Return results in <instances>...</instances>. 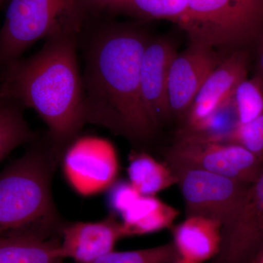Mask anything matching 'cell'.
<instances>
[{
	"label": "cell",
	"instance_id": "6da1fadb",
	"mask_svg": "<svg viewBox=\"0 0 263 263\" xmlns=\"http://www.w3.org/2000/svg\"><path fill=\"white\" fill-rule=\"evenodd\" d=\"M99 15L79 39L86 124L105 128L136 146L148 144L159 128L142 98V58L151 35L140 24Z\"/></svg>",
	"mask_w": 263,
	"mask_h": 263
},
{
	"label": "cell",
	"instance_id": "7a4b0ae2",
	"mask_svg": "<svg viewBox=\"0 0 263 263\" xmlns=\"http://www.w3.org/2000/svg\"><path fill=\"white\" fill-rule=\"evenodd\" d=\"M79 39L75 34L48 38L37 53L0 71V94L37 112L61 160L86 124Z\"/></svg>",
	"mask_w": 263,
	"mask_h": 263
},
{
	"label": "cell",
	"instance_id": "3957f363",
	"mask_svg": "<svg viewBox=\"0 0 263 263\" xmlns=\"http://www.w3.org/2000/svg\"><path fill=\"white\" fill-rule=\"evenodd\" d=\"M60 162L47 136H38L22 157L0 171V238H61L65 221L51 189Z\"/></svg>",
	"mask_w": 263,
	"mask_h": 263
},
{
	"label": "cell",
	"instance_id": "277c9868",
	"mask_svg": "<svg viewBox=\"0 0 263 263\" xmlns=\"http://www.w3.org/2000/svg\"><path fill=\"white\" fill-rule=\"evenodd\" d=\"M103 14L96 0H10L0 29V71L38 41L80 36L90 22Z\"/></svg>",
	"mask_w": 263,
	"mask_h": 263
},
{
	"label": "cell",
	"instance_id": "5b68a950",
	"mask_svg": "<svg viewBox=\"0 0 263 263\" xmlns=\"http://www.w3.org/2000/svg\"><path fill=\"white\" fill-rule=\"evenodd\" d=\"M179 26L191 43L235 46L263 28V0H187Z\"/></svg>",
	"mask_w": 263,
	"mask_h": 263
},
{
	"label": "cell",
	"instance_id": "8992f818",
	"mask_svg": "<svg viewBox=\"0 0 263 263\" xmlns=\"http://www.w3.org/2000/svg\"><path fill=\"white\" fill-rule=\"evenodd\" d=\"M171 168L202 170L252 183L262 172V161L238 144L175 140L164 152Z\"/></svg>",
	"mask_w": 263,
	"mask_h": 263
},
{
	"label": "cell",
	"instance_id": "52a82bcc",
	"mask_svg": "<svg viewBox=\"0 0 263 263\" xmlns=\"http://www.w3.org/2000/svg\"><path fill=\"white\" fill-rule=\"evenodd\" d=\"M172 170L184 200L186 216H203L222 226L238 212L252 184L202 170Z\"/></svg>",
	"mask_w": 263,
	"mask_h": 263
},
{
	"label": "cell",
	"instance_id": "ba28073f",
	"mask_svg": "<svg viewBox=\"0 0 263 263\" xmlns=\"http://www.w3.org/2000/svg\"><path fill=\"white\" fill-rule=\"evenodd\" d=\"M64 174L71 187L82 196H92L117 182L119 157L113 143L97 136H79L62 157Z\"/></svg>",
	"mask_w": 263,
	"mask_h": 263
},
{
	"label": "cell",
	"instance_id": "9c48e42d",
	"mask_svg": "<svg viewBox=\"0 0 263 263\" xmlns=\"http://www.w3.org/2000/svg\"><path fill=\"white\" fill-rule=\"evenodd\" d=\"M263 251V171L238 212L221 227L220 249L209 263H253Z\"/></svg>",
	"mask_w": 263,
	"mask_h": 263
},
{
	"label": "cell",
	"instance_id": "30bf717a",
	"mask_svg": "<svg viewBox=\"0 0 263 263\" xmlns=\"http://www.w3.org/2000/svg\"><path fill=\"white\" fill-rule=\"evenodd\" d=\"M223 58L216 48L191 43L177 53L170 68L168 100L171 114L185 120L197 93Z\"/></svg>",
	"mask_w": 263,
	"mask_h": 263
},
{
	"label": "cell",
	"instance_id": "8fae6325",
	"mask_svg": "<svg viewBox=\"0 0 263 263\" xmlns=\"http://www.w3.org/2000/svg\"><path fill=\"white\" fill-rule=\"evenodd\" d=\"M124 238L122 221L114 214L95 222H65L60 252L64 259L75 263H93L114 251L117 242Z\"/></svg>",
	"mask_w": 263,
	"mask_h": 263
},
{
	"label": "cell",
	"instance_id": "7c38bea8",
	"mask_svg": "<svg viewBox=\"0 0 263 263\" xmlns=\"http://www.w3.org/2000/svg\"><path fill=\"white\" fill-rule=\"evenodd\" d=\"M177 53L170 41L151 36L142 58V98L158 128L164 120L172 117L168 100V77L171 64Z\"/></svg>",
	"mask_w": 263,
	"mask_h": 263
},
{
	"label": "cell",
	"instance_id": "4fadbf2b",
	"mask_svg": "<svg viewBox=\"0 0 263 263\" xmlns=\"http://www.w3.org/2000/svg\"><path fill=\"white\" fill-rule=\"evenodd\" d=\"M246 79V58L235 52L223 57L197 93L185 119L184 126L195 125L212 114L233 95L238 85Z\"/></svg>",
	"mask_w": 263,
	"mask_h": 263
},
{
	"label": "cell",
	"instance_id": "5bb4252c",
	"mask_svg": "<svg viewBox=\"0 0 263 263\" xmlns=\"http://www.w3.org/2000/svg\"><path fill=\"white\" fill-rule=\"evenodd\" d=\"M221 227L209 218L186 216L173 229V243L179 257L199 263L212 260L220 249Z\"/></svg>",
	"mask_w": 263,
	"mask_h": 263
},
{
	"label": "cell",
	"instance_id": "9a60e30c",
	"mask_svg": "<svg viewBox=\"0 0 263 263\" xmlns=\"http://www.w3.org/2000/svg\"><path fill=\"white\" fill-rule=\"evenodd\" d=\"M177 209L155 196L141 195L122 216L126 237L151 234L169 228L179 216Z\"/></svg>",
	"mask_w": 263,
	"mask_h": 263
},
{
	"label": "cell",
	"instance_id": "2e32d148",
	"mask_svg": "<svg viewBox=\"0 0 263 263\" xmlns=\"http://www.w3.org/2000/svg\"><path fill=\"white\" fill-rule=\"evenodd\" d=\"M127 175L129 183L143 196H156L176 184L171 167L144 152L135 151L129 156Z\"/></svg>",
	"mask_w": 263,
	"mask_h": 263
},
{
	"label": "cell",
	"instance_id": "e0dca14e",
	"mask_svg": "<svg viewBox=\"0 0 263 263\" xmlns=\"http://www.w3.org/2000/svg\"><path fill=\"white\" fill-rule=\"evenodd\" d=\"M240 124L233 95L227 99L209 117L195 125L183 126L176 140L227 143Z\"/></svg>",
	"mask_w": 263,
	"mask_h": 263
},
{
	"label": "cell",
	"instance_id": "ac0fdd59",
	"mask_svg": "<svg viewBox=\"0 0 263 263\" xmlns=\"http://www.w3.org/2000/svg\"><path fill=\"white\" fill-rule=\"evenodd\" d=\"M60 246V238H0V263H65Z\"/></svg>",
	"mask_w": 263,
	"mask_h": 263
},
{
	"label": "cell",
	"instance_id": "d6986e66",
	"mask_svg": "<svg viewBox=\"0 0 263 263\" xmlns=\"http://www.w3.org/2000/svg\"><path fill=\"white\" fill-rule=\"evenodd\" d=\"M25 110L16 100L0 94V162L18 146L37 138L26 120Z\"/></svg>",
	"mask_w": 263,
	"mask_h": 263
},
{
	"label": "cell",
	"instance_id": "ffe728a7",
	"mask_svg": "<svg viewBox=\"0 0 263 263\" xmlns=\"http://www.w3.org/2000/svg\"><path fill=\"white\" fill-rule=\"evenodd\" d=\"M187 0H119L110 13H122L138 19H165L179 24Z\"/></svg>",
	"mask_w": 263,
	"mask_h": 263
},
{
	"label": "cell",
	"instance_id": "44dd1931",
	"mask_svg": "<svg viewBox=\"0 0 263 263\" xmlns=\"http://www.w3.org/2000/svg\"><path fill=\"white\" fill-rule=\"evenodd\" d=\"M179 257L172 241L138 250H114L93 263H174Z\"/></svg>",
	"mask_w": 263,
	"mask_h": 263
},
{
	"label": "cell",
	"instance_id": "7402d4cb",
	"mask_svg": "<svg viewBox=\"0 0 263 263\" xmlns=\"http://www.w3.org/2000/svg\"><path fill=\"white\" fill-rule=\"evenodd\" d=\"M233 98L240 124L251 122L263 113V93L257 81H242Z\"/></svg>",
	"mask_w": 263,
	"mask_h": 263
},
{
	"label": "cell",
	"instance_id": "603a6c76",
	"mask_svg": "<svg viewBox=\"0 0 263 263\" xmlns=\"http://www.w3.org/2000/svg\"><path fill=\"white\" fill-rule=\"evenodd\" d=\"M227 143L243 147L263 160V113L251 122L239 124Z\"/></svg>",
	"mask_w": 263,
	"mask_h": 263
},
{
	"label": "cell",
	"instance_id": "cb8c5ba5",
	"mask_svg": "<svg viewBox=\"0 0 263 263\" xmlns=\"http://www.w3.org/2000/svg\"><path fill=\"white\" fill-rule=\"evenodd\" d=\"M108 190L109 205L120 215L141 196L129 182H116Z\"/></svg>",
	"mask_w": 263,
	"mask_h": 263
},
{
	"label": "cell",
	"instance_id": "d4e9b609",
	"mask_svg": "<svg viewBox=\"0 0 263 263\" xmlns=\"http://www.w3.org/2000/svg\"><path fill=\"white\" fill-rule=\"evenodd\" d=\"M98 3L99 6L107 14H109L110 10L113 8L114 5L117 4L119 0H96Z\"/></svg>",
	"mask_w": 263,
	"mask_h": 263
},
{
	"label": "cell",
	"instance_id": "484cf974",
	"mask_svg": "<svg viewBox=\"0 0 263 263\" xmlns=\"http://www.w3.org/2000/svg\"><path fill=\"white\" fill-rule=\"evenodd\" d=\"M174 263H199L196 262H193V261L188 260V259L181 258V257H179L177 260Z\"/></svg>",
	"mask_w": 263,
	"mask_h": 263
},
{
	"label": "cell",
	"instance_id": "4316f807",
	"mask_svg": "<svg viewBox=\"0 0 263 263\" xmlns=\"http://www.w3.org/2000/svg\"><path fill=\"white\" fill-rule=\"evenodd\" d=\"M253 263H263V251L259 254L258 257L256 258Z\"/></svg>",
	"mask_w": 263,
	"mask_h": 263
},
{
	"label": "cell",
	"instance_id": "83f0119b",
	"mask_svg": "<svg viewBox=\"0 0 263 263\" xmlns=\"http://www.w3.org/2000/svg\"><path fill=\"white\" fill-rule=\"evenodd\" d=\"M259 65H260L261 69L263 71V51L262 52V54H261L260 60H259Z\"/></svg>",
	"mask_w": 263,
	"mask_h": 263
},
{
	"label": "cell",
	"instance_id": "f1b7e54d",
	"mask_svg": "<svg viewBox=\"0 0 263 263\" xmlns=\"http://www.w3.org/2000/svg\"><path fill=\"white\" fill-rule=\"evenodd\" d=\"M5 1V0H0V7H1L2 5H3V3H4Z\"/></svg>",
	"mask_w": 263,
	"mask_h": 263
}]
</instances>
